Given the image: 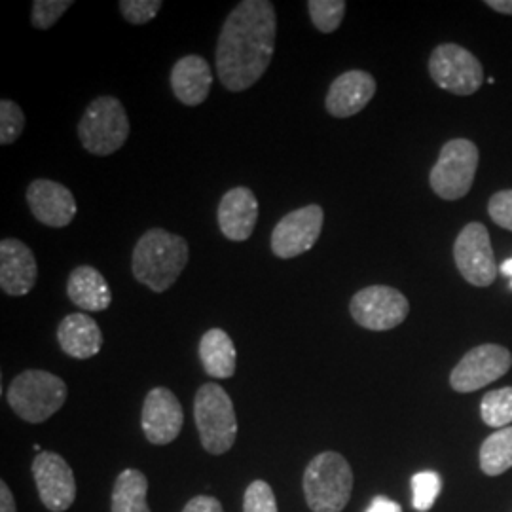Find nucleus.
Instances as JSON below:
<instances>
[{"instance_id":"obj_8","label":"nucleus","mask_w":512,"mask_h":512,"mask_svg":"<svg viewBox=\"0 0 512 512\" xmlns=\"http://www.w3.org/2000/svg\"><path fill=\"white\" fill-rule=\"evenodd\" d=\"M433 82L454 95H473L484 82L482 63L458 44H440L429 57Z\"/></svg>"},{"instance_id":"obj_1","label":"nucleus","mask_w":512,"mask_h":512,"mask_svg":"<svg viewBox=\"0 0 512 512\" xmlns=\"http://www.w3.org/2000/svg\"><path fill=\"white\" fill-rule=\"evenodd\" d=\"M277 14L270 0H243L230 12L217 42V74L228 92H245L272 63Z\"/></svg>"},{"instance_id":"obj_14","label":"nucleus","mask_w":512,"mask_h":512,"mask_svg":"<svg viewBox=\"0 0 512 512\" xmlns=\"http://www.w3.org/2000/svg\"><path fill=\"white\" fill-rule=\"evenodd\" d=\"M184 423L183 404L167 387L148 391L143 403L141 427L150 444L165 446L181 435Z\"/></svg>"},{"instance_id":"obj_15","label":"nucleus","mask_w":512,"mask_h":512,"mask_svg":"<svg viewBox=\"0 0 512 512\" xmlns=\"http://www.w3.org/2000/svg\"><path fill=\"white\" fill-rule=\"evenodd\" d=\"M27 202L33 217L50 228H65L76 215V200L65 184L37 179L27 188Z\"/></svg>"},{"instance_id":"obj_2","label":"nucleus","mask_w":512,"mask_h":512,"mask_svg":"<svg viewBox=\"0 0 512 512\" xmlns=\"http://www.w3.org/2000/svg\"><path fill=\"white\" fill-rule=\"evenodd\" d=\"M190 258V249L183 236L164 228L147 230L133 249L131 272L154 293H165L183 274Z\"/></svg>"},{"instance_id":"obj_9","label":"nucleus","mask_w":512,"mask_h":512,"mask_svg":"<svg viewBox=\"0 0 512 512\" xmlns=\"http://www.w3.org/2000/svg\"><path fill=\"white\" fill-rule=\"evenodd\" d=\"M410 304L401 291L387 285H372L355 294L349 302L353 321L366 330L384 332L403 325Z\"/></svg>"},{"instance_id":"obj_3","label":"nucleus","mask_w":512,"mask_h":512,"mask_svg":"<svg viewBox=\"0 0 512 512\" xmlns=\"http://www.w3.org/2000/svg\"><path fill=\"white\" fill-rule=\"evenodd\" d=\"M302 488L313 512H342L353 492V471L338 452H323L304 471Z\"/></svg>"},{"instance_id":"obj_36","label":"nucleus","mask_w":512,"mask_h":512,"mask_svg":"<svg viewBox=\"0 0 512 512\" xmlns=\"http://www.w3.org/2000/svg\"><path fill=\"white\" fill-rule=\"evenodd\" d=\"M486 6H490L495 12L512 16V0H486Z\"/></svg>"},{"instance_id":"obj_37","label":"nucleus","mask_w":512,"mask_h":512,"mask_svg":"<svg viewBox=\"0 0 512 512\" xmlns=\"http://www.w3.org/2000/svg\"><path fill=\"white\" fill-rule=\"evenodd\" d=\"M501 274L507 275V277H511L512 287V258H509V260H505V262L501 264Z\"/></svg>"},{"instance_id":"obj_24","label":"nucleus","mask_w":512,"mask_h":512,"mask_svg":"<svg viewBox=\"0 0 512 512\" xmlns=\"http://www.w3.org/2000/svg\"><path fill=\"white\" fill-rule=\"evenodd\" d=\"M478 459L484 475L499 476L512 469V425L484 440Z\"/></svg>"},{"instance_id":"obj_12","label":"nucleus","mask_w":512,"mask_h":512,"mask_svg":"<svg viewBox=\"0 0 512 512\" xmlns=\"http://www.w3.org/2000/svg\"><path fill=\"white\" fill-rule=\"evenodd\" d=\"M325 211L321 205L311 203L294 209L275 224L272 232V251L277 258L289 260L308 253L321 236Z\"/></svg>"},{"instance_id":"obj_26","label":"nucleus","mask_w":512,"mask_h":512,"mask_svg":"<svg viewBox=\"0 0 512 512\" xmlns=\"http://www.w3.org/2000/svg\"><path fill=\"white\" fill-rule=\"evenodd\" d=\"M348 4L344 0H310L308 10L317 31L334 33L346 16Z\"/></svg>"},{"instance_id":"obj_27","label":"nucleus","mask_w":512,"mask_h":512,"mask_svg":"<svg viewBox=\"0 0 512 512\" xmlns=\"http://www.w3.org/2000/svg\"><path fill=\"white\" fill-rule=\"evenodd\" d=\"M442 490V480L439 473L423 471L412 476V505L418 512H427L433 509V505L439 499Z\"/></svg>"},{"instance_id":"obj_25","label":"nucleus","mask_w":512,"mask_h":512,"mask_svg":"<svg viewBox=\"0 0 512 512\" xmlns=\"http://www.w3.org/2000/svg\"><path fill=\"white\" fill-rule=\"evenodd\" d=\"M480 416L488 427L505 429L512 423V387H501L484 395L480 403Z\"/></svg>"},{"instance_id":"obj_18","label":"nucleus","mask_w":512,"mask_h":512,"mask_svg":"<svg viewBox=\"0 0 512 512\" xmlns=\"http://www.w3.org/2000/svg\"><path fill=\"white\" fill-rule=\"evenodd\" d=\"M376 93V80L366 71H348L330 84L325 107L334 118H351L370 103Z\"/></svg>"},{"instance_id":"obj_29","label":"nucleus","mask_w":512,"mask_h":512,"mask_svg":"<svg viewBox=\"0 0 512 512\" xmlns=\"http://www.w3.org/2000/svg\"><path fill=\"white\" fill-rule=\"evenodd\" d=\"M71 6V0H35L31 23L38 31H48Z\"/></svg>"},{"instance_id":"obj_33","label":"nucleus","mask_w":512,"mask_h":512,"mask_svg":"<svg viewBox=\"0 0 512 512\" xmlns=\"http://www.w3.org/2000/svg\"><path fill=\"white\" fill-rule=\"evenodd\" d=\"M183 512H224L217 497L211 495H196L184 505Z\"/></svg>"},{"instance_id":"obj_20","label":"nucleus","mask_w":512,"mask_h":512,"mask_svg":"<svg viewBox=\"0 0 512 512\" xmlns=\"http://www.w3.org/2000/svg\"><path fill=\"white\" fill-rule=\"evenodd\" d=\"M57 342L73 359H92L103 348V332L95 319L78 311L67 315L57 327Z\"/></svg>"},{"instance_id":"obj_4","label":"nucleus","mask_w":512,"mask_h":512,"mask_svg":"<svg viewBox=\"0 0 512 512\" xmlns=\"http://www.w3.org/2000/svg\"><path fill=\"white\" fill-rule=\"evenodd\" d=\"M6 401L21 420L44 423L67 401V384L46 370H25L8 387Z\"/></svg>"},{"instance_id":"obj_17","label":"nucleus","mask_w":512,"mask_h":512,"mask_svg":"<svg viewBox=\"0 0 512 512\" xmlns=\"http://www.w3.org/2000/svg\"><path fill=\"white\" fill-rule=\"evenodd\" d=\"M222 236L230 241H247L255 232L258 200L251 188L236 186L228 190L217 209Z\"/></svg>"},{"instance_id":"obj_6","label":"nucleus","mask_w":512,"mask_h":512,"mask_svg":"<svg viewBox=\"0 0 512 512\" xmlns=\"http://www.w3.org/2000/svg\"><path fill=\"white\" fill-rule=\"evenodd\" d=\"M128 112L120 99L103 95L93 99L78 124V139L93 156H110L129 139Z\"/></svg>"},{"instance_id":"obj_28","label":"nucleus","mask_w":512,"mask_h":512,"mask_svg":"<svg viewBox=\"0 0 512 512\" xmlns=\"http://www.w3.org/2000/svg\"><path fill=\"white\" fill-rule=\"evenodd\" d=\"M25 128V114L16 101H0V145L16 143Z\"/></svg>"},{"instance_id":"obj_11","label":"nucleus","mask_w":512,"mask_h":512,"mask_svg":"<svg viewBox=\"0 0 512 512\" xmlns=\"http://www.w3.org/2000/svg\"><path fill=\"white\" fill-rule=\"evenodd\" d=\"M454 260L459 274L475 287H490L495 281V256L484 224H467L454 243Z\"/></svg>"},{"instance_id":"obj_23","label":"nucleus","mask_w":512,"mask_h":512,"mask_svg":"<svg viewBox=\"0 0 512 512\" xmlns=\"http://www.w3.org/2000/svg\"><path fill=\"white\" fill-rule=\"evenodd\" d=\"M148 480L139 469L122 471L112 488V512H152L147 503Z\"/></svg>"},{"instance_id":"obj_19","label":"nucleus","mask_w":512,"mask_h":512,"mask_svg":"<svg viewBox=\"0 0 512 512\" xmlns=\"http://www.w3.org/2000/svg\"><path fill=\"white\" fill-rule=\"evenodd\" d=\"M213 73L202 55H184L171 69V90L186 107H198L209 97Z\"/></svg>"},{"instance_id":"obj_7","label":"nucleus","mask_w":512,"mask_h":512,"mask_svg":"<svg viewBox=\"0 0 512 512\" xmlns=\"http://www.w3.org/2000/svg\"><path fill=\"white\" fill-rule=\"evenodd\" d=\"M478 160V148L473 141H448L440 150L439 160L433 165L429 175L433 192L448 202L465 198L475 183Z\"/></svg>"},{"instance_id":"obj_13","label":"nucleus","mask_w":512,"mask_h":512,"mask_svg":"<svg viewBox=\"0 0 512 512\" xmlns=\"http://www.w3.org/2000/svg\"><path fill=\"white\" fill-rule=\"evenodd\" d=\"M33 476L40 501L48 511L63 512L73 507L76 480L71 465L54 452H40L33 461Z\"/></svg>"},{"instance_id":"obj_16","label":"nucleus","mask_w":512,"mask_h":512,"mask_svg":"<svg viewBox=\"0 0 512 512\" xmlns=\"http://www.w3.org/2000/svg\"><path fill=\"white\" fill-rule=\"evenodd\" d=\"M37 258L19 239L6 238L0 243V287L8 296H25L37 283Z\"/></svg>"},{"instance_id":"obj_21","label":"nucleus","mask_w":512,"mask_h":512,"mask_svg":"<svg viewBox=\"0 0 512 512\" xmlns=\"http://www.w3.org/2000/svg\"><path fill=\"white\" fill-rule=\"evenodd\" d=\"M69 300L84 311H103L112 304V291L105 275L93 266L74 268L67 281Z\"/></svg>"},{"instance_id":"obj_10","label":"nucleus","mask_w":512,"mask_h":512,"mask_svg":"<svg viewBox=\"0 0 512 512\" xmlns=\"http://www.w3.org/2000/svg\"><path fill=\"white\" fill-rule=\"evenodd\" d=\"M512 366L511 351L497 344L473 348L450 374V385L458 393H473L503 378Z\"/></svg>"},{"instance_id":"obj_31","label":"nucleus","mask_w":512,"mask_h":512,"mask_svg":"<svg viewBox=\"0 0 512 512\" xmlns=\"http://www.w3.org/2000/svg\"><path fill=\"white\" fill-rule=\"evenodd\" d=\"M120 12L131 25H145L162 10V0H120Z\"/></svg>"},{"instance_id":"obj_35","label":"nucleus","mask_w":512,"mask_h":512,"mask_svg":"<svg viewBox=\"0 0 512 512\" xmlns=\"http://www.w3.org/2000/svg\"><path fill=\"white\" fill-rule=\"evenodd\" d=\"M366 512H403L401 505L387 499V497H376Z\"/></svg>"},{"instance_id":"obj_30","label":"nucleus","mask_w":512,"mask_h":512,"mask_svg":"<svg viewBox=\"0 0 512 512\" xmlns=\"http://www.w3.org/2000/svg\"><path fill=\"white\" fill-rule=\"evenodd\" d=\"M243 512H279L274 490L266 480H255L243 495Z\"/></svg>"},{"instance_id":"obj_22","label":"nucleus","mask_w":512,"mask_h":512,"mask_svg":"<svg viewBox=\"0 0 512 512\" xmlns=\"http://www.w3.org/2000/svg\"><path fill=\"white\" fill-rule=\"evenodd\" d=\"M200 359L205 372L211 378L228 380L236 374L238 351L226 330L211 329L203 334L200 342Z\"/></svg>"},{"instance_id":"obj_32","label":"nucleus","mask_w":512,"mask_h":512,"mask_svg":"<svg viewBox=\"0 0 512 512\" xmlns=\"http://www.w3.org/2000/svg\"><path fill=\"white\" fill-rule=\"evenodd\" d=\"M488 213L497 226L512 232V190H501L490 198Z\"/></svg>"},{"instance_id":"obj_34","label":"nucleus","mask_w":512,"mask_h":512,"mask_svg":"<svg viewBox=\"0 0 512 512\" xmlns=\"http://www.w3.org/2000/svg\"><path fill=\"white\" fill-rule=\"evenodd\" d=\"M0 512H18L16 499L6 482H0Z\"/></svg>"},{"instance_id":"obj_5","label":"nucleus","mask_w":512,"mask_h":512,"mask_svg":"<svg viewBox=\"0 0 512 512\" xmlns=\"http://www.w3.org/2000/svg\"><path fill=\"white\" fill-rule=\"evenodd\" d=\"M194 420L205 452L222 456L238 437V418L230 395L219 384H205L194 399Z\"/></svg>"}]
</instances>
